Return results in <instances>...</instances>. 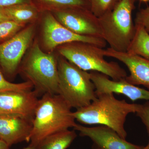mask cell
Listing matches in <instances>:
<instances>
[{
  "instance_id": "obj_8",
  "label": "cell",
  "mask_w": 149,
  "mask_h": 149,
  "mask_svg": "<svg viewBox=\"0 0 149 149\" xmlns=\"http://www.w3.org/2000/svg\"><path fill=\"white\" fill-rule=\"evenodd\" d=\"M43 22L44 44L49 50L75 42L90 43L103 48L107 45V42L103 38L77 35L70 31L62 25L50 12H46Z\"/></svg>"
},
{
  "instance_id": "obj_7",
  "label": "cell",
  "mask_w": 149,
  "mask_h": 149,
  "mask_svg": "<svg viewBox=\"0 0 149 149\" xmlns=\"http://www.w3.org/2000/svg\"><path fill=\"white\" fill-rule=\"evenodd\" d=\"M52 12L62 25L75 34L103 38L99 17L91 10L75 7L58 10Z\"/></svg>"
},
{
  "instance_id": "obj_26",
  "label": "cell",
  "mask_w": 149,
  "mask_h": 149,
  "mask_svg": "<svg viewBox=\"0 0 149 149\" xmlns=\"http://www.w3.org/2000/svg\"><path fill=\"white\" fill-rule=\"evenodd\" d=\"M10 147L5 142L0 139V149H10Z\"/></svg>"
},
{
  "instance_id": "obj_21",
  "label": "cell",
  "mask_w": 149,
  "mask_h": 149,
  "mask_svg": "<svg viewBox=\"0 0 149 149\" xmlns=\"http://www.w3.org/2000/svg\"><path fill=\"white\" fill-rule=\"evenodd\" d=\"M22 27L23 23L13 20H7L0 22V44L16 35Z\"/></svg>"
},
{
  "instance_id": "obj_11",
  "label": "cell",
  "mask_w": 149,
  "mask_h": 149,
  "mask_svg": "<svg viewBox=\"0 0 149 149\" xmlns=\"http://www.w3.org/2000/svg\"><path fill=\"white\" fill-rule=\"evenodd\" d=\"M91 79L95 88L97 95L102 93L121 94L135 102L138 100L149 101V91L130 84L125 78L119 80H111L106 74L91 71Z\"/></svg>"
},
{
  "instance_id": "obj_15",
  "label": "cell",
  "mask_w": 149,
  "mask_h": 149,
  "mask_svg": "<svg viewBox=\"0 0 149 149\" xmlns=\"http://www.w3.org/2000/svg\"><path fill=\"white\" fill-rule=\"evenodd\" d=\"M77 137L75 130H63L44 139L37 146L38 149H67Z\"/></svg>"
},
{
  "instance_id": "obj_9",
  "label": "cell",
  "mask_w": 149,
  "mask_h": 149,
  "mask_svg": "<svg viewBox=\"0 0 149 149\" xmlns=\"http://www.w3.org/2000/svg\"><path fill=\"white\" fill-rule=\"evenodd\" d=\"M34 31V27L29 26L0 44V67L8 76H13L16 72L32 41Z\"/></svg>"
},
{
  "instance_id": "obj_23",
  "label": "cell",
  "mask_w": 149,
  "mask_h": 149,
  "mask_svg": "<svg viewBox=\"0 0 149 149\" xmlns=\"http://www.w3.org/2000/svg\"><path fill=\"white\" fill-rule=\"evenodd\" d=\"M138 117L146 128L147 132L149 135V101H148L143 104H141L140 109L136 113Z\"/></svg>"
},
{
  "instance_id": "obj_27",
  "label": "cell",
  "mask_w": 149,
  "mask_h": 149,
  "mask_svg": "<svg viewBox=\"0 0 149 149\" xmlns=\"http://www.w3.org/2000/svg\"><path fill=\"white\" fill-rule=\"evenodd\" d=\"M22 149H38V148L36 146H34V145L30 144L28 146Z\"/></svg>"
},
{
  "instance_id": "obj_19",
  "label": "cell",
  "mask_w": 149,
  "mask_h": 149,
  "mask_svg": "<svg viewBox=\"0 0 149 149\" xmlns=\"http://www.w3.org/2000/svg\"><path fill=\"white\" fill-rule=\"evenodd\" d=\"M33 84L30 81L24 83H11L6 79L0 69V94L9 92H24L31 91Z\"/></svg>"
},
{
  "instance_id": "obj_25",
  "label": "cell",
  "mask_w": 149,
  "mask_h": 149,
  "mask_svg": "<svg viewBox=\"0 0 149 149\" xmlns=\"http://www.w3.org/2000/svg\"><path fill=\"white\" fill-rule=\"evenodd\" d=\"M10 20V19L5 12L3 8L0 7V22Z\"/></svg>"
},
{
  "instance_id": "obj_28",
  "label": "cell",
  "mask_w": 149,
  "mask_h": 149,
  "mask_svg": "<svg viewBox=\"0 0 149 149\" xmlns=\"http://www.w3.org/2000/svg\"><path fill=\"white\" fill-rule=\"evenodd\" d=\"M142 149H149V141L147 146L145 147H143Z\"/></svg>"
},
{
  "instance_id": "obj_29",
  "label": "cell",
  "mask_w": 149,
  "mask_h": 149,
  "mask_svg": "<svg viewBox=\"0 0 149 149\" xmlns=\"http://www.w3.org/2000/svg\"><path fill=\"white\" fill-rule=\"evenodd\" d=\"M93 149H103L101 148H99V147L97 146H95V145H93Z\"/></svg>"
},
{
  "instance_id": "obj_16",
  "label": "cell",
  "mask_w": 149,
  "mask_h": 149,
  "mask_svg": "<svg viewBox=\"0 0 149 149\" xmlns=\"http://www.w3.org/2000/svg\"><path fill=\"white\" fill-rule=\"evenodd\" d=\"M3 9L10 20L21 23L36 19L40 12L32 3L14 5Z\"/></svg>"
},
{
  "instance_id": "obj_4",
  "label": "cell",
  "mask_w": 149,
  "mask_h": 149,
  "mask_svg": "<svg viewBox=\"0 0 149 149\" xmlns=\"http://www.w3.org/2000/svg\"><path fill=\"white\" fill-rule=\"evenodd\" d=\"M59 52L67 60L84 71L100 72L119 80L125 78L127 72L118 63L104 58L103 48L83 42H75L62 45Z\"/></svg>"
},
{
  "instance_id": "obj_24",
  "label": "cell",
  "mask_w": 149,
  "mask_h": 149,
  "mask_svg": "<svg viewBox=\"0 0 149 149\" xmlns=\"http://www.w3.org/2000/svg\"><path fill=\"white\" fill-rule=\"evenodd\" d=\"M31 3L30 0H0V7L4 8L19 4Z\"/></svg>"
},
{
  "instance_id": "obj_30",
  "label": "cell",
  "mask_w": 149,
  "mask_h": 149,
  "mask_svg": "<svg viewBox=\"0 0 149 149\" xmlns=\"http://www.w3.org/2000/svg\"><path fill=\"white\" fill-rule=\"evenodd\" d=\"M140 1L143 2L144 3H147L149 2V0H139Z\"/></svg>"
},
{
  "instance_id": "obj_14",
  "label": "cell",
  "mask_w": 149,
  "mask_h": 149,
  "mask_svg": "<svg viewBox=\"0 0 149 149\" xmlns=\"http://www.w3.org/2000/svg\"><path fill=\"white\" fill-rule=\"evenodd\" d=\"M32 122L17 117L0 116V139L9 146L23 141L29 142Z\"/></svg>"
},
{
  "instance_id": "obj_18",
  "label": "cell",
  "mask_w": 149,
  "mask_h": 149,
  "mask_svg": "<svg viewBox=\"0 0 149 149\" xmlns=\"http://www.w3.org/2000/svg\"><path fill=\"white\" fill-rule=\"evenodd\" d=\"M31 3L40 10L44 8L52 11L70 7H83L91 10L89 0H30Z\"/></svg>"
},
{
  "instance_id": "obj_20",
  "label": "cell",
  "mask_w": 149,
  "mask_h": 149,
  "mask_svg": "<svg viewBox=\"0 0 149 149\" xmlns=\"http://www.w3.org/2000/svg\"><path fill=\"white\" fill-rule=\"evenodd\" d=\"M120 0H89L91 10L97 17H100L112 10Z\"/></svg>"
},
{
  "instance_id": "obj_12",
  "label": "cell",
  "mask_w": 149,
  "mask_h": 149,
  "mask_svg": "<svg viewBox=\"0 0 149 149\" xmlns=\"http://www.w3.org/2000/svg\"><path fill=\"white\" fill-rule=\"evenodd\" d=\"M73 128L80 136L90 138L93 145L103 149H142L143 147L128 142L105 125L89 127L77 123Z\"/></svg>"
},
{
  "instance_id": "obj_17",
  "label": "cell",
  "mask_w": 149,
  "mask_h": 149,
  "mask_svg": "<svg viewBox=\"0 0 149 149\" xmlns=\"http://www.w3.org/2000/svg\"><path fill=\"white\" fill-rule=\"evenodd\" d=\"M135 24V34L127 52L149 60V33L142 25Z\"/></svg>"
},
{
  "instance_id": "obj_22",
  "label": "cell",
  "mask_w": 149,
  "mask_h": 149,
  "mask_svg": "<svg viewBox=\"0 0 149 149\" xmlns=\"http://www.w3.org/2000/svg\"><path fill=\"white\" fill-rule=\"evenodd\" d=\"M135 24H140L149 33V6L142 8L137 13L135 19Z\"/></svg>"
},
{
  "instance_id": "obj_10",
  "label": "cell",
  "mask_w": 149,
  "mask_h": 149,
  "mask_svg": "<svg viewBox=\"0 0 149 149\" xmlns=\"http://www.w3.org/2000/svg\"><path fill=\"white\" fill-rule=\"evenodd\" d=\"M38 94L36 91L0 94V116L21 118L33 122Z\"/></svg>"
},
{
  "instance_id": "obj_5",
  "label": "cell",
  "mask_w": 149,
  "mask_h": 149,
  "mask_svg": "<svg viewBox=\"0 0 149 149\" xmlns=\"http://www.w3.org/2000/svg\"><path fill=\"white\" fill-rule=\"evenodd\" d=\"M136 0H120L112 10L99 17L103 38L110 48L127 52L136 30L132 19Z\"/></svg>"
},
{
  "instance_id": "obj_3",
  "label": "cell",
  "mask_w": 149,
  "mask_h": 149,
  "mask_svg": "<svg viewBox=\"0 0 149 149\" xmlns=\"http://www.w3.org/2000/svg\"><path fill=\"white\" fill-rule=\"evenodd\" d=\"M58 94L76 109L87 106L97 98L91 74L63 57L58 61Z\"/></svg>"
},
{
  "instance_id": "obj_13",
  "label": "cell",
  "mask_w": 149,
  "mask_h": 149,
  "mask_svg": "<svg viewBox=\"0 0 149 149\" xmlns=\"http://www.w3.org/2000/svg\"><path fill=\"white\" fill-rule=\"evenodd\" d=\"M105 56L116 59L125 65L130 74L125 77L128 83L143 85L149 91V60L128 52H120L108 48L104 51Z\"/></svg>"
},
{
  "instance_id": "obj_2",
  "label": "cell",
  "mask_w": 149,
  "mask_h": 149,
  "mask_svg": "<svg viewBox=\"0 0 149 149\" xmlns=\"http://www.w3.org/2000/svg\"><path fill=\"white\" fill-rule=\"evenodd\" d=\"M71 109L58 94H44L35 110L30 144L37 146L48 136L74 128L77 123Z\"/></svg>"
},
{
  "instance_id": "obj_6",
  "label": "cell",
  "mask_w": 149,
  "mask_h": 149,
  "mask_svg": "<svg viewBox=\"0 0 149 149\" xmlns=\"http://www.w3.org/2000/svg\"><path fill=\"white\" fill-rule=\"evenodd\" d=\"M22 70L38 93L58 94V61L52 55L44 52L38 44L32 47Z\"/></svg>"
},
{
  "instance_id": "obj_1",
  "label": "cell",
  "mask_w": 149,
  "mask_h": 149,
  "mask_svg": "<svg viewBox=\"0 0 149 149\" xmlns=\"http://www.w3.org/2000/svg\"><path fill=\"white\" fill-rule=\"evenodd\" d=\"M140 106L139 104L118 100L113 93H102L97 95V99L90 104L76 109L73 114L75 120L82 124L105 125L126 140V118L130 113L138 111Z\"/></svg>"
}]
</instances>
